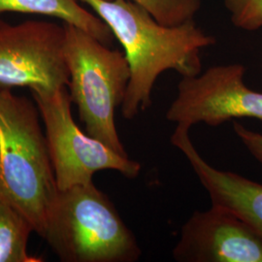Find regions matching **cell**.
I'll return each mask as SVG.
<instances>
[{
    "mask_svg": "<svg viewBox=\"0 0 262 262\" xmlns=\"http://www.w3.org/2000/svg\"><path fill=\"white\" fill-rule=\"evenodd\" d=\"M45 126L48 148L58 189L93 183L95 173L117 171L127 179L140 174V163L103 142L84 133L76 124L71 112L69 91H31Z\"/></svg>",
    "mask_w": 262,
    "mask_h": 262,
    "instance_id": "5b68a950",
    "label": "cell"
},
{
    "mask_svg": "<svg viewBox=\"0 0 262 262\" xmlns=\"http://www.w3.org/2000/svg\"><path fill=\"white\" fill-rule=\"evenodd\" d=\"M80 0H0V14L21 13L46 16L59 19L84 30L109 46L114 35L103 19L85 9Z\"/></svg>",
    "mask_w": 262,
    "mask_h": 262,
    "instance_id": "30bf717a",
    "label": "cell"
},
{
    "mask_svg": "<svg viewBox=\"0 0 262 262\" xmlns=\"http://www.w3.org/2000/svg\"><path fill=\"white\" fill-rule=\"evenodd\" d=\"M245 73L242 64L232 63L182 77L166 120L187 128L199 122L217 126L233 119L262 120V93L246 85Z\"/></svg>",
    "mask_w": 262,
    "mask_h": 262,
    "instance_id": "52a82bcc",
    "label": "cell"
},
{
    "mask_svg": "<svg viewBox=\"0 0 262 262\" xmlns=\"http://www.w3.org/2000/svg\"><path fill=\"white\" fill-rule=\"evenodd\" d=\"M172 254L180 262H262V239L234 213L212 205L190 215Z\"/></svg>",
    "mask_w": 262,
    "mask_h": 262,
    "instance_id": "ba28073f",
    "label": "cell"
},
{
    "mask_svg": "<svg viewBox=\"0 0 262 262\" xmlns=\"http://www.w3.org/2000/svg\"><path fill=\"white\" fill-rule=\"evenodd\" d=\"M103 19L121 43L130 69V80L121 110L135 119L151 105L159 75L174 70L182 77L201 72L200 51L215 43L193 19L164 26L131 0H80Z\"/></svg>",
    "mask_w": 262,
    "mask_h": 262,
    "instance_id": "6da1fadb",
    "label": "cell"
},
{
    "mask_svg": "<svg viewBox=\"0 0 262 262\" xmlns=\"http://www.w3.org/2000/svg\"><path fill=\"white\" fill-rule=\"evenodd\" d=\"M42 238L63 262H135L142 253L134 233L94 182L58 189Z\"/></svg>",
    "mask_w": 262,
    "mask_h": 262,
    "instance_id": "3957f363",
    "label": "cell"
},
{
    "mask_svg": "<svg viewBox=\"0 0 262 262\" xmlns=\"http://www.w3.org/2000/svg\"><path fill=\"white\" fill-rule=\"evenodd\" d=\"M236 28L254 31L262 28V0H223Z\"/></svg>",
    "mask_w": 262,
    "mask_h": 262,
    "instance_id": "4fadbf2b",
    "label": "cell"
},
{
    "mask_svg": "<svg viewBox=\"0 0 262 262\" xmlns=\"http://www.w3.org/2000/svg\"><path fill=\"white\" fill-rule=\"evenodd\" d=\"M33 227L27 216L0 191V262H42L28 252Z\"/></svg>",
    "mask_w": 262,
    "mask_h": 262,
    "instance_id": "8fae6325",
    "label": "cell"
},
{
    "mask_svg": "<svg viewBox=\"0 0 262 262\" xmlns=\"http://www.w3.org/2000/svg\"><path fill=\"white\" fill-rule=\"evenodd\" d=\"M64 25L0 19V85L55 91L68 86Z\"/></svg>",
    "mask_w": 262,
    "mask_h": 262,
    "instance_id": "8992f818",
    "label": "cell"
},
{
    "mask_svg": "<svg viewBox=\"0 0 262 262\" xmlns=\"http://www.w3.org/2000/svg\"><path fill=\"white\" fill-rule=\"evenodd\" d=\"M189 128L177 126L171 143L188 160L212 205L224 207L250 225L262 239V185L233 172L210 165L189 138Z\"/></svg>",
    "mask_w": 262,
    "mask_h": 262,
    "instance_id": "9c48e42d",
    "label": "cell"
},
{
    "mask_svg": "<svg viewBox=\"0 0 262 262\" xmlns=\"http://www.w3.org/2000/svg\"><path fill=\"white\" fill-rule=\"evenodd\" d=\"M235 134L243 143L247 150L262 164V134L246 128L240 122H233Z\"/></svg>",
    "mask_w": 262,
    "mask_h": 262,
    "instance_id": "5bb4252c",
    "label": "cell"
},
{
    "mask_svg": "<svg viewBox=\"0 0 262 262\" xmlns=\"http://www.w3.org/2000/svg\"><path fill=\"white\" fill-rule=\"evenodd\" d=\"M37 105L0 85V191L42 237L58 187Z\"/></svg>",
    "mask_w": 262,
    "mask_h": 262,
    "instance_id": "7a4b0ae2",
    "label": "cell"
},
{
    "mask_svg": "<svg viewBox=\"0 0 262 262\" xmlns=\"http://www.w3.org/2000/svg\"><path fill=\"white\" fill-rule=\"evenodd\" d=\"M164 26H178L193 19L201 0H131Z\"/></svg>",
    "mask_w": 262,
    "mask_h": 262,
    "instance_id": "7c38bea8",
    "label": "cell"
},
{
    "mask_svg": "<svg viewBox=\"0 0 262 262\" xmlns=\"http://www.w3.org/2000/svg\"><path fill=\"white\" fill-rule=\"evenodd\" d=\"M64 25V56L69 94L86 133L128 156L120 139L115 113L122 106L130 69L127 59L80 28Z\"/></svg>",
    "mask_w": 262,
    "mask_h": 262,
    "instance_id": "277c9868",
    "label": "cell"
}]
</instances>
